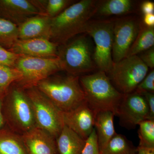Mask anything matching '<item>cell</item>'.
<instances>
[{"instance_id":"cell-1","label":"cell","mask_w":154,"mask_h":154,"mask_svg":"<svg viewBox=\"0 0 154 154\" xmlns=\"http://www.w3.org/2000/svg\"><path fill=\"white\" fill-rule=\"evenodd\" d=\"M97 3L94 0H82L51 19L50 40L60 46L84 33L86 25L96 14Z\"/></svg>"},{"instance_id":"cell-2","label":"cell","mask_w":154,"mask_h":154,"mask_svg":"<svg viewBox=\"0 0 154 154\" xmlns=\"http://www.w3.org/2000/svg\"><path fill=\"white\" fill-rule=\"evenodd\" d=\"M79 77L51 75L38 83L36 88L60 111L68 112L86 101Z\"/></svg>"},{"instance_id":"cell-3","label":"cell","mask_w":154,"mask_h":154,"mask_svg":"<svg viewBox=\"0 0 154 154\" xmlns=\"http://www.w3.org/2000/svg\"><path fill=\"white\" fill-rule=\"evenodd\" d=\"M79 81L86 102L96 114L110 111L115 116L123 95L114 88L105 72L84 75L80 76Z\"/></svg>"},{"instance_id":"cell-4","label":"cell","mask_w":154,"mask_h":154,"mask_svg":"<svg viewBox=\"0 0 154 154\" xmlns=\"http://www.w3.org/2000/svg\"><path fill=\"white\" fill-rule=\"evenodd\" d=\"M5 123L20 135L36 126L31 102L25 90L16 85L9 87L3 107Z\"/></svg>"},{"instance_id":"cell-5","label":"cell","mask_w":154,"mask_h":154,"mask_svg":"<svg viewBox=\"0 0 154 154\" xmlns=\"http://www.w3.org/2000/svg\"><path fill=\"white\" fill-rule=\"evenodd\" d=\"M58 57L62 71L80 77L93 71L96 67L91 45L87 37L80 36L59 46Z\"/></svg>"},{"instance_id":"cell-6","label":"cell","mask_w":154,"mask_h":154,"mask_svg":"<svg viewBox=\"0 0 154 154\" xmlns=\"http://www.w3.org/2000/svg\"><path fill=\"white\" fill-rule=\"evenodd\" d=\"M114 20H90L84 33L93 38L95 44L93 59L99 71L107 73L114 63L112 51Z\"/></svg>"},{"instance_id":"cell-7","label":"cell","mask_w":154,"mask_h":154,"mask_svg":"<svg viewBox=\"0 0 154 154\" xmlns=\"http://www.w3.org/2000/svg\"><path fill=\"white\" fill-rule=\"evenodd\" d=\"M148 70L138 56L134 55L114 63L107 75L114 88L125 95L134 92Z\"/></svg>"},{"instance_id":"cell-8","label":"cell","mask_w":154,"mask_h":154,"mask_svg":"<svg viewBox=\"0 0 154 154\" xmlns=\"http://www.w3.org/2000/svg\"><path fill=\"white\" fill-rule=\"evenodd\" d=\"M25 91L33 107L36 126L56 139L64 126L63 112L36 87Z\"/></svg>"},{"instance_id":"cell-9","label":"cell","mask_w":154,"mask_h":154,"mask_svg":"<svg viewBox=\"0 0 154 154\" xmlns=\"http://www.w3.org/2000/svg\"><path fill=\"white\" fill-rule=\"evenodd\" d=\"M14 68L22 74V79L16 85L24 90L36 87L42 80L62 71L58 57L45 58L22 55Z\"/></svg>"},{"instance_id":"cell-10","label":"cell","mask_w":154,"mask_h":154,"mask_svg":"<svg viewBox=\"0 0 154 154\" xmlns=\"http://www.w3.org/2000/svg\"><path fill=\"white\" fill-rule=\"evenodd\" d=\"M115 116L119 119L120 126L128 130L134 129L141 122L150 119L144 98L135 91L123 95Z\"/></svg>"},{"instance_id":"cell-11","label":"cell","mask_w":154,"mask_h":154,"mask_svg":"<svg viewBox=\"0 0 154 154\" xmlns=\"http://www.w3.org/2000/svg\"><path fill=\"white\" fill-rule=\"evenodd\" d=\"M140 23L129 17L114 20L112 51L113 63L127 57L139 31Z\"/></svg>"},{"instance_id":"cell-12","label":"cell","mask_w":154,"mask_h":154,"mask_svg":"<svg viewBox=\"0 0 154 154\" xmlns=\"http://www.w3.org/2000/svg\"><path fill=\"white\" fill-rule=\"evenodd\" d=\"M96 115L86 101L73 110L63 112L64 125L85 140L94 128Z\"/></svg>"},{"instance_id":"cell-13","label":"cell","mask_w":154,"mask_h":154,"mask_svg":"<svg viewBox=\"0 0 154 154\" xmlns=\"http://www.w3.org/2000/svg\"><path fill=\"white\" fill-rule=\"evenodd\" d=\"M59 45L48 38L18 39L8 50L20 55L32 57H57Z\"/></svg>"},{"instance_id":"cell-14","label":"cell","mask_w":154,"mask_h":154,"mask_svg":"<svg viewBox=\"0 0 154 154\" xmlns=\"http://www.w3.org/2000/svg\"><path fill=\"white\" fill-rule=\"evenodd\" d=\"M21 137L28 154L58 153L55 139L38 127L21 135Z\"/></svg>"},{"instance_id":"cell-15","label":"cell","mask_w":154,"mask_h":154,"mask_svg":"<svg viewBox=\"0 0 154 154\" xmlns=\"http://www.w3.org/2000/svg\"><path fill=\"white\" fill-rule=\"evenodd\" d=\"M38 14V9L30 0H0V17L17 26Z\"/></svg>"},{"instance_id":"cell-16","label":"cell","mask_w":154,"mask_h":154,"mask_svg":"<svg viewBox=\"0 0 154 154\" xmlns=\"http://www.w3.org/2000/svg\"><path fill=\"white\" fill-rule=\"evenodd\" d=\"M51 19L44 15L30 17L18 26V39L43 38L50 39Z\"/></svg>"},{"instance_id":"cell-17","label":"cell","mask_w":154,"mask_h":154,"mask_svg":"<svg viewBox=\"0 0 154 154\" xmlns=\"http://www.w3.org/2000/svg\"><path fill=\"white\" fill-rule=\"evenodd\" d=\"M56 143L58 154H81L85 140L64 125Z\"/></svg>"},{"instance_id":"cell-18","label":"cell","mask_w":154,"mask_h":154,"mask_svg":"<svg viewBox=\"0 0 154 154\" xmlns=\"http://www.w3.org/2000/svg\"><path fill=\"white\" fill-rule=\"evenodd\" d=\"M114 113L110 111H101L96 114V129L99 149H102L116 133L113 124Z\"/></svg>"},{"instance_id":"cell-19","label":"cell","mask_w":154,"mask_h":154,"mask_svg":"<svg viewBox=\"0 0 154 154\" xmlns=\"http://www.w3.org/2000/svg\"><path fill=\"white\" fill-rule=\"evenodd\" d=\"M0 154H28L21 135L10 129L0 128Z\"/></svg>"},{"instance_id":"cell-20","label":"cell","mask_w":154,"mask_h":154,"mask_svg":"<svg viewBox=\"0 0 154 154\" xmlns=\"http://www.w3.org/2000/svg\"><path fill=\"white\" fill-rule=\"evenodd\" d=\"M154 27H147L143 23H140L139 31L129 50L127 57L138 55L154 47Z\"/></svg>"},{"instance_id":"cell-21","label":"cell","mask_w":154,"mask_h":154,"mask_svg":"<svg viewBox=\"0 0 154 154\" xmlns=\"http://www.w3.org/2000/svg\"><path fill=\"white\" fill-rule=\"evenodd\" d=\"M137 147L125 136L116 133L102 149L101 154H137Z\"/></svg>"},{"instance_id":"cell-22","label":"cell","mask_w":154,"mask_h":154,"mask_svg":"<svg viewBox=\"0 0 154 154\" xmlns=\"http://www.w3.org/2000/svg\"><path fill=\"white\" fill-rule=\"evenodd\" d=\"M134 6L131 0H107L97 3L96 14L102 16L123 15L131 12Z\"/></svg>"},{"instance_id":"cell-23","label":"cell","mask_w":154,"mask_h":154,"mask_svg":"<svg viewBox=\"0 0 154 154\" xmlns=\"http://www.w3.org/2000/svg\"><path fill=\"white\" fill-rule=\"evenodd\" d=\"M18 39V26L0 17V46L10 49Z\"/></svg>"},{"instance_id":"cell-24","label":"cell","mask_w":154,"mask_h":154,"mask_svg":"<svg viewBox=\"0 0 154 154\" xmlns=\"http://www.w3.org/2000/svg\"><path fill=\"white\" fill-rule=\"evenodd\" d=\"M138 131L140 139L138 146L154 148V119H147L138 124Z\"/></svg>"},{"instance_id":"cell-25","label":"cell","mask_w":154,"mask_h":154,"mask_svg":"<svg viewBox=\"0 0 154 154\" xmlns=\"http://www.w3.org/2000/svg\"><path fill=\"white\" fill-rule=\"evenodd\" d=\"M72 0L42 1L43 14L51 19L54 18L74 3Z\"/></svg>"},{"instance_id":"cell-26","label":"cell","mask_w":154,"mask_h":154,"mask_svg":"<svg viewBox=\"0 0 154 154\" xmlns=\"http://www.w3.org/2000/svg\"><path fill=\"white\" fill-rule=\"evenodd\" d=\"M22 74L15 68L0 63V88L8 90L12 84L21 79Z\"/></svg>"},{"instance_id":"cell-27","label":"cell","mask_w":154,"mask_h":154,"mask_svg":"<svg viewBox=\"0 0 154 154\" xmlns=\"http://www.w3.org/2000/svg\"><path fill=\"white\" fill-rule=\"evenodd\" d=\"M81 154H101L95 128L85 140V143Z\"/></svg>"},{"instance_id":"cell-28","label":"cell","mask_w":154,"mask_h":154,"mask_svg":"<svg viewBox=\"0 0 154 154\" xmlns=\"http://www.w3.org/2000/svg\"><path fill=\"white\" fill-rule=\"evenodd\" d=\"M135 92L140 94L147 92L154 93V69H152L151 71L147 74L144 79L139 84Z\"/></svg>"},{"instance_id":"cell-29","label":"cell","mask_w":154,"mask_h":154,"mask_svg":"<svg viewBox=\"0 0 154 154\" xmlns=\"http://www.w3.org/2000/svg\"><path fill=\"white\" fill-rule=\"evenodd\" d=\"M21 56L0 46V63L2 64L14 68L17 60Z\"/></svg>"},{"instance_id":"cell-30","label":"cell","mask_w":154,"mask_h":154,"mask_svg":"<svg viewBox=\"0 0 154 154\" xmlns=\"http://www.w3.org/2000/svg\"><path fill=\"white\" fill-rule=\"evenodd\" d=\"M138 56L143 63L148 68L153 69L154 68V47L140 54Z\"/></svg>"},{"instance_id":"cell-31","label":"cell","mask_w":154,"mask_h":154,"mask_svg":"<svg viewBox=\"0 0 154 154\" xmlns=\"http://www.w3.org/2000/svg\"><path fill=\"white\" fill-rule=\"evenodd\" d=\"M146 102L149 111L150 119H154V93H147L141 94Z\"/></svg>"},{"instance_id":"cell-32","label":"cell","mask_w":154,"mask_h":154,"mask_svg":"<svg viewBox=\"0 0 154 154\" xmlns=\"http://www.w3.org/2000/svg\"><path fill=\"white\" fill-rule=\"evenodd\" d=\"M8 90L0 88V128L4 127L5 124L3 112V104Z\"/></svg>"},{"instance_id":"cell-33","label":"cell","mask_w":154,"mask_h":154,"mask_svg":"<svg viewBox=\"0 0 154 154\" xmlns=\"http://www.w3.org/2000/svg\"><path fill=\"white\" fill-rule=\"evenodd\" d=\"M142 13L143 15L154 14V3L150 1H145L140 6Z\"/></svg>"},{"instance_id":"cell-34","label":"cell","mask_w":154,"mask_h":154,"mask_svg":"<svg viewBox=\"0 0 154 154\" xmlns=\"http://www.w3.org/2000/svg\"><path fill=\"white\" fill-rule=\"evenodd\" d=\"M143 22L144 25L146 26L154 27V14L144 15Z\"/></svg>"},{"instance_id":"cell-35","label":"cell","mask_w":154,"mask_h":154,"mask_svg":"<svg viewBox=\"0 0 154 154\" xmlns=\"http://www.w3.org/2000/svg\"><path fill=\"white\" fill-rule=\"evenodd\" d=\"M137 154H154V148L137 147Z\"/></svg>"},{"instance_id":"cell-36","label":"cell","mask_w":154,"mask_h":154,"mask_svg":"<svg viewBox=\"0 0 154 154\" xmlns=\"http://www.w3.org/2000/svg\"><path fill=\"white\" fill-rule=\"evenodd\" d=\"M58 154V153H57V154Z\"/></svg>"}]
</instances>
